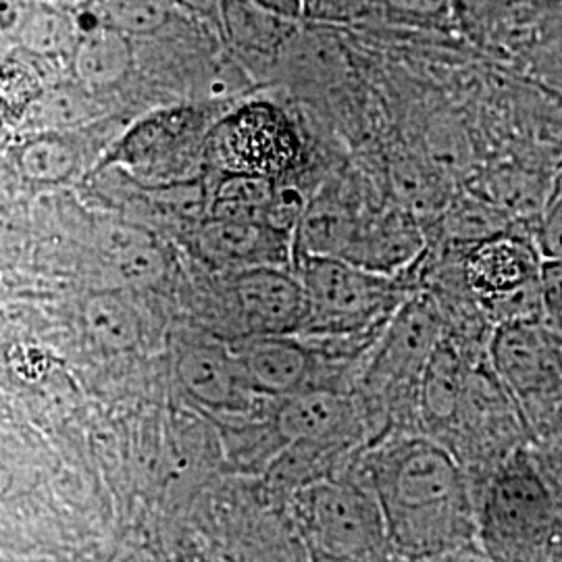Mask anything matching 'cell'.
Masks as SVG:
<instances>
[{
	"instance_id": "obj_1",
	"label": "cell",
	"mask_w": 562,
	"mask_h": 562,
	"mask_svg": "<svg viewBox=\"0 0 562 562\" xmlns=\"http://www.w3.org/2000/svg\"><path fill=\"white\" fill-rule=\"evenodd\" d=\"M387 543L406 559H440L471 546L477 529L457 457L434 438L398 436L369 462Z\"/></svg>"
},
{
	"instance_id": "obj_2",
	"label": "cell",
	"mask_w": 562,
	"mask_h": 562,
	"mask_svg": "<svg viewBox=\"0 0 562 562\" xmlns=\"http://www.w3.org/2000/svg\"><path fill=\"white\" fill-rule=\"evenodd\" d=\"M496 562H552L562 543L561 501L527 452L496 467L477 519Z\"/></svg>"
},
{
	"instance_id": "obj_3",
	"label": "cell",
	"mask_w": 562,
	"mask_h": 562,
	"mask_svg": "<svg viewBox=\"0 0 562 562\" xmlns=\"http://www.w3.org/2000/svg\"><path fill=\"white\" fill-rule=\"evenodd\" d=\"M308 299L304 329L319 334H361L398 311L406 301L394 278L378 276L346 259L299 257Z\"/></svg>"
},
{
	"instance_id": "obj_4",
	"label": "cell",
	"mask_w": 562,
	"mask_h": 562,
	"mask_svg": "<svg viewBox=\"0 0 562 562\" xmlns=\"http://www.w3.org/2000/svg\"><path fill=\"white\" fill-rule=\"evenodd\" d=\"M542 273L543 257L533 232L515 227L477 241L462 261L464 283L494 327L542 317Z\"/></svg>"
},
{
	"instance_id": "obj_5",
	"label": "cell",
	"mask_w": 562,
	"mask_h": 562,
	"mask_svg": "<svg viewBox=\"0 0 562 562\" xmlns=\"http://www.w3.org/2000/svg\"><path fill=\"white\" fill-rule=\"evenodd\" d=\"M490 362L529 427L562 408V336L542 317L496 325Z\"/></svg>"
},
{
	"instance_id": "obj_6",
	"label": "cell",
	"mask_w": 562,
	"mask_h": 562,
	"mask_svg": "<svg viewBox=\"0 0 562 562\" xmlns=\"http://www.w3.org/2000/svg\"><path fill=\"white\" fill-rule=\"evenodd\" d=\"M206 153L225 173L278 178L299 159L292 125L271 104H248L204 138Z\"/></svg>"
},
{
	"instance_id": "obj_7",
	"label": "cell",
	"mask_w": 562,
	"mask_h": 562,
	"mask_svg": "<svg viewBox=\"0 0 562 562\" xmlns=\"http://www.w3.org/2000/svg\"><path fill=\"white\" fill-rule=\"evenodd\" d=\"M311 538L334 562H359L387 542L375 496L348 482H323L306 498Z\"/></svg>"
},
{
	"instance_id": "obj_8",
	"label": "cell",
	"mask_w": 562,
	"mask_h": 562,
	"mask_svg": "<svg viewBox=\"0 0 562 562\" xmlns=\"http://www.w3.org/2000/svg\"><path fill=\"white\" fill-rule=\"evenodd\" d=\"M204 136V117L194 109H169L138 121L106 155V162L127 173L167 183L199 155Z\"/></svg>"
},
{
	"instance_id": "obj_9",
	"label": "cell",
	"mask_w": 562,
	"mask_h": 562,
	"mask_svg": "<svg viewBox=\"0 0 562 562\" xmlns=\"http://www.w3.org/2000/svg\"><path fill=\"white\" fill-rule=\"evenodd\" d=\"M443 340L442 315L431 296L406 299L392 315L369 380L382 387L419 383L427 362Z\"/></svg>"
},
{
	"instance_id": "obj_10",
	"label": "cell",
	"mask_w": 562,
	"mask_h": 562,
	"mask_svg": "<svg viewBox=\"0 0 562 562\" xmlns=\"http://www.w3.org/2000/svg\"><path fill=\"white\" fill-rule=\"evenodd\" d=\"M234 296L255 336H290L306 325V290L301 278L285 273L281 267L238 271L234 278Z\"/></svg>"
},
{
	"instance_id": "obj_11",
	"label": "cell",
	"mask_w": 562,
	"mask_h": 562,
	"mask_svg": "<svg viewBox=\"0 0 562 562\" xmlns=\"http://www.w3.org/2000/svg\"><path fill=\"white\" fill-rule=\"evenodd\" d=\"M294 234L280 232L265 223L234 222L204 217L192 232L194 250L202 259L225 269L281 267L294 257Z\"/></svg>"
},
{
	"instance_id": "obj_12",
	"label": "cell",
	"mask_w": 562,
	"mask_h": 562,
	"mask_svg": "<svg viewBox=\"0 0 562 562\" xmlns=\"http://www.w3.org/2000/svg\"><path fill=\"white\" fill-rule=\"evenodd\" d=\"M2 36H9L30 57L71 63L81 30L71 4L2 0Z\"/></svg>"
},
{
	"instance_id": "obj_13",
	"label": "cell",
	"mask_w": 562,
	"mask_h": 562,
	"mask_svg": "<svg viewBox=\"0 0 562 562\" xmlns=\"http://www.w3.org/2000/svg\"><path fill=\"white\" fill-rule=\"evenodd\" d=\"M425 248L419 217L398 202L361 222L348 261L385 278H396L422 257Z\"/></svg>"
},
{
	"instance_id": "obj_14",
	"label": "cell",
	"mask_w": 562,
	"mask_h": 562,
	"mask_svg": "<svg viewBox=\"0 0 562 562\" xmlns=\"http://www.w3.org/2000/svg\"><path fill=\"white\" fill-rule=\"evenodd\" d=\"M178 378L194 401L215 411H240L255 394L238 355L217 344L190 346L178 362Z\"/></svg>"
},
{
	"instance_id": "obj_15",
	"label": "cell",
	"mask_w": 562,
	"mask_h": 562,
	"mask_svg": "<svg viewBox=\"0 0 562 562\" xmlns=\"http://www.w3.org/2000/svg\"><path fill=\"white\" fill-rule=\"evenodd\" d=\"M361 220L331 192L311 199L294 227V257L346 259L357 241Z\"/></svg>"
},
{
	"instance_id": "obj_16",
	"label": "cell",
	"mask_w": 562,
	"mask_h": 562,
	"mask_svg": "<svg viewBox=\"0 0 562 562\" xmlns=\"http://www.w3.org/2000/svg\"><path fill=\"white\" fill-rule=\"evenodd\" d=\"M250 387L269 396H292L308 373V352L290 336H255L238 352Z\"/></svg>"
},
{
	"instance_id": "obj_17",
	"label": "cell",
	"mask_w": 562,
	"mask_h": 562,
	"mask_svg": "<svg viewBox=\"0 0 562 562\" xmlns=\"http://www.w3.org/2000/svg\"><path fill=\"white\" fill-rule=\"evenodd\" d=\"M178 7V0H81L76 15L81 32L109 27L134 41L162 32Z\"/></svg>"
},
{
	"instance_id": "obj_18",
	"label": "cell",
	"mask_w": 562,
	"mask_h": 562,
	"mask_svg": "<svg viewBox=\"0 0 562 562\" xmlns=\"http://www.w3.org/2000/svg\"><path fill=\"white\" fill-rule=\"evenodd\" d=\"M294 23L257 0H222L223 36L244 53L276 55L294 36Z\"/></svg>"
},
{
	"instance_id": "obj_19",
	"label": "cell",
	"mask_w": 562,
	"mask_h": 562,
	"mask_svg": "<svg viewBox=\"0 0 562 562\" xmlns=\"http://www.w3.org/2000/svg\"><path fill=\"white\" fill-rule=\"evenodd\" d=\"M132 38L109 27H92L81 32L71 57L74 74L90 90H102L120 83L132 69Z\"/></svg>"
},
{
	"instance_id": "obj_20",
	"label": "cell",
	"mask_w": 562,
	"mask_h": 562,
	"mask_svg": "<svg viewBox=\"0 0 562 562\" xmlns=\"http://www.w3.org/2000/svg\"><path fill=\"white\" fill-rule=\"evenodd\" d=\"M348 413V402L338 394L325 390L294 392L280 408L278 429L290 442H323L340 431Z\"/></svg>"
},
{
	"instance_id": "obj_21",
	"label": "cell",
	"mask_w": 562,
	"mask_h": 562,
	"mask_svg": "<svg viewBox=\"0 0 562 562\" xmlns=\"http://www.w3.org/2000/svg\"><path fill=\"white\" fill-rule=\"evenodd\" d=\"M469 373L462 367L461 352L443 338L423 373L422 406L425 417L436 425H452L459 419L462 394Z\"/></svg>"
},
{
	"instance_id": "obj_22",
	"label": "cell",
	"mask_w": 562,
	"mask_h": 562,
	"mask_svg": "<svg viewBox=\"0 0 562 562\" xmlns=\"http://www.w3.org/2000/svg\"><path fill=\"white\" fill-rule=\"evenodd\" d=\"M278 183L273 178L225 173L217 188L209 194L206 217L269 225V211L276 199Z\"/></svg>"
},
{
	"instance_id": "obj_23",
	"label": "cell",
	"mask_w": 562,
	"mask_h": 562,
	"mask_svg": "<svg viewBox=\"0 0 562 562\" xmlns=\"http://www.w3.org/2000/svg\"><path fill=\"white\" fill-rule=\"evenodd\" d=\"M83 325L92 340L104 350L123 352L140 340V322L134 306L120 292L92 294L83 304Z\"/></svg>"
},
{
	"instance_id": "obj_24",
	"label": "cell",
	"mask_w": 562,
	"mask_h": 562,
	"mask_svg": "<svg viewBox=\"0 0 562 562\" xmlns=\"http://www.w3.org/2000/svg\"><path fill=\"white\" fill-rule=\"evenodd\" d=\"M390 180L396 202L417 217L443 213L450 202L443 192V173L429 161H419L415 157L394 159Z\"/></svg>"
},
{
	"instance_id": "obj_25",
	"label": "cell",
	"mask_w": 562,
	"mask_h": 562,
	"mask_svg": "<svg viewBox=\"0 0 562 562\" xmlns=\"http://www.w3.org/2000/svg\"><path fill=\"white\" fill-rule=\"evenodd\" d=\"M90 92L92 90L80 81L57 83L42 90L41 97L27 109L32 123L46 132H60L94 120L101 113V106Z\"/></svg>"
},
{
	"instance_id": "obj_26",
	"label": "cell",
	"mask_w": 562,
	"mask_h": 562,
	"mask_svg": "<svg viewBox=\"0 0 562 562\" xmlns=\"http://www.w3.org/2000/svg\"><path fill=\"white\" fill-rule=\"evenodd\" d=\"M109 276L117 285H146L165 273V255L161 248L144 232H125L120 240L109 246Z\"/></svg>"
},
{
	"instance_id": "obj_27",
	"label": "cell",
	"mask_w": 562,
	"mask_h": 562,
	"mask_svg": "<svg viewBox=\"0 0 562 562\" xmlns=\"http://www.w3.org/2000/svg\"><path fill=\"white\" fill-rule=\"evenodd\" d=\"M80 162L76 146L57 132H46L34 140L25 142L18 155L21 173L27 180L41 183H60L69 180Z\"/></svg>"
},
{
	"instance_id": "obj_28",
	"label": "cell",
	"mask_w": 562,
	"mask_h": 562,
	"mask_svg": "<svg viewBox=\"0 0 562 562\" xmlns=\"http://www.w3.org/2000/svg\"><path fill=\"white\" fill-rule=\"evenodd\" d=\"M533 240L546 262H562V178L557 173L546 206L533 223Z\"/></svg>"
},
{
	"instance_id": "obj_29",
	"label": "cell",
	"mask_w": 562,
	"mask_h": 562,
	"mask_svg": "<svg viewBox=\"0 0 562 562\" xmlns=\"http://www.w3.org/2000/svg\"><path fill=\"white\" fill-rule=\"evenodd\" d=\"M385 9L419 21H442L454 13V0H380Z\"/></svg>"
},
{
	"instance_id": "obj_30",
	"label": "cell",
	"mask_w": 562,
	"mask_h": 562,
	"mask_svg": "<svg viewBox=\"0 0 562 562\" xmlns=\"http://www.w3.org/2000/svg\"><path fill=\"white\" fill-rule=\"evenodd\" d=\"M262 7L276 11L285 20L299 21L304 18V2L306 0H257Z\"/></svg>"
},
{
	"instance_id": "obj_31",
	"label": "cell",
	"mask_w": 562,
	"mask_h": 562,
	"mask_svg": "<svg viewBox=\"0 0 562 562\" xmlns=\"http://www.w3.org/2000/svg\"><path fill=\"white\" fill-rule=\"evenodd\" d=\"M543 427H550L546 431L554 438V442H562V408H559L548 422L543 423ZM557 448H562V446H557Z\"/></svg>"
},
{
	"instance_id": "obj_32",
	"label": "cell",
	"mask_w": 562,
	"mask_h": 562,
	"mask_svg": "<svg viewBox=\"0 0 562 562\" xmlns=\"http://www.w3.org/2000/svg\"><path fill=\"white\" fill-rule=\"evenodd\" d=\"M71 7H76V4H80L81 0H67Z\"/></svg>"
},
{
	"instance_id": "obj_33",
	"label": "cell",
	"mask_w": 562,
	"mask_h": 562,
	"mask_svg": "<svg viewBox=\"0 0 562 562\" xmlns=\"http://www.w3.org/2000/svg\"><path fill=\"white\" fill-rule=\"evenodd\" d=\"M48 2H60V4H69L67 0H48Z\"/></svg>"
},
{
	"instance_id": "obj_34",
	"label": "cell",
	"mask_w": 562,
	"mask_h": 562,
	"mask_svg": "<svg viewBox=\"0 0 562 562\" xmlns=\"http://www.w3.org/2000/svg\"><path fill=\"white\" fill-rule=\"evenodd\" d=\"M559 176L562 178V162H561V169H559Z\"/></svg>"
}]
</instances>
